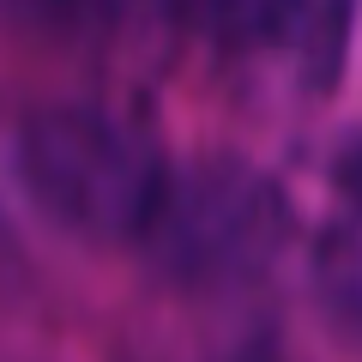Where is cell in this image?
<instances>
[{
  "label": "cell",
  "mask_w": 362,
  "mask_h": 362,
  "mask_svg": "<svg viewBox=\"0 0 362 362\" xmlns=\"http://www.w3.org/2000/svg\"><path fill=\"white\" fill-rule=\"evenodd\" d=\"M30 6H42V13L66 18V25L115 30V25H133V18H145L151 6H163V0H30Z\"/></svg>",
  "instance_id": "obj_4"
},
{
  "label": "cell",
  "mask_w": 362,
  "mask_h": 362,
  "mask_svg": "<svg viewBox=\"0 0 362 362\" xmlns=\"http://www.w3.org/2000/svg\"><path fill=\"white\" fill-rule=\"evenodd\" d=\"M194 18L223 49L296 54L308 73L320 66V78H332L350 37V0H194Z\"/></svg>",
  "instance_id": "obj_3"
},
{
  "label": "cell",
  "mask_w": 362,
  "mask_h": 362,
  "mask_svg": "<svg viewBox=\"0 0 362 362\" xmlns=\"http://www.w3.org/2000/svg\"><path fill=\"white\" fill-rule=\"evenodd\" d=\"M278 230H284V206L272 194V181L223 157V163L169 175V194L145 242H157V254L187 278H223V272L259 266Z\"/></svg>",
  "instance_id": "obj_2"
},
{
  "label": "cell",
  "mask_w": 362,
  "mask_h": 362,
  "mask_svg": "<svg viewBox=\"0 0 362 362\" xmlns=\"http://www.w3.org/2000/svg\"><path fill=\"white\" fill-rule=\"evenodd\" d=\"M18 175L30 199L66 230L97 235V242H145L175 163L127 115L66 103L25 121Z\"/></svg>",
  "instance_id": "obj_1"
}]
</instances>
